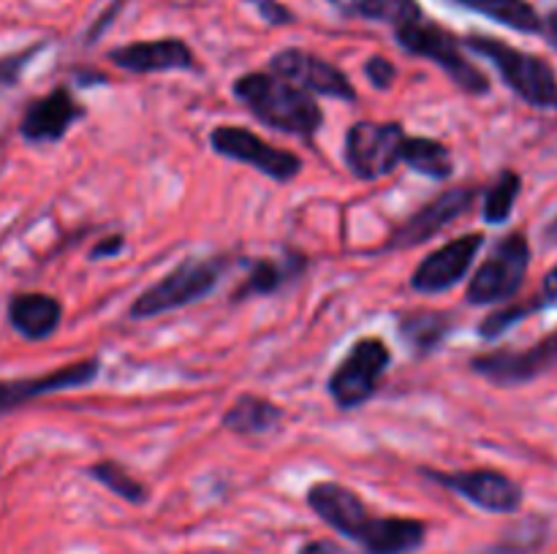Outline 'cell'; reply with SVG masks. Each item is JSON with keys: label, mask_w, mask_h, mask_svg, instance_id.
<instances>
[{"label": "cell", "mask_w": 557, "mask_h": 554, "mask_svg": "<svg viewBox=\"0 0 557 554\" xmlns=\"http://www.w3.org/2000/svg\"><path fill=\"white\" fill-rule=\"evenodd\" d=\"M389 364L392 351L381 337H359L351 351L341 358L335 373L330 375L326 389H330L332 402L341 411H354V407L364 405L379 391Z\"/></svg>", "instance_id": "8992f818"}, {"label": "cell", "mask_w": 557, "mask_h": 554, "mask_svg": "<svg viewBox=\"0 0 557 554\" xmlns=\"http://www.w3.org/2000/svg\"><path fill=\"white\" fill-rule=\"evenodd\" d=\"M305 266V259L299 253L286 255L283 261H272V259H261L259 264L250 269V275L245 277V286L234 293V299H245V297H270L275 293L277 288L286 286L288 280L299 275V269Z\"/></svg>", "instance_id": "7402d4cb"}, {"label": "cell", "mask_w": 557, "mask_h": 554, "mask_svg": "<svg viewBox=\"0 0 557 554\" xmlns=\"http://www.w3.org/2000/svg\"><path fill=\"white\" fill-rule=\"evenodd\" d=\"M308 505L321 521L368 554H411L428 538L424 521L373 514L354 489L337 481H315L308 489Z\"/></svg>", "instance_id": "6da1fadb"}, {"label": "cell", "mask_w": 557, "mask_h": 554, "mask_svg": "<svg viewBox=\"0 0 557 554\" xmlns=\"http://www.w3.org/2000/svg\"><path fill=\"white\" fill-rule=\"evenodd\" d=\"M63 320V304L49 293H16L9 302V324L20 337L41 342L58 331Z\"/></svg>", "instance_id": "ac0fdd59"}, {"label": "cell", "mask_w": 557, "mask_h": 554, "mask_svg": "<svg viewBox=\"0 0 557 554\" xmlns=\"http://www.w3.org/2000/svg\"><path fill=\"white\" fill-rule=\"evenodd\" d=\"M395 41L408 54H417V58H424L438 65L468 96H487L490 92L487 74L479 65H473L466 58V52H462L466 43L455 33L446 30L444 25H438V22H430L428 16L406 22V25L395 27Z\"/></svg>", "instance_id": "277c9868"}, {"label": "cell", "mask_w": 557, "mask_h": 554, "mask_svg": "<svg viewBox=\"0 0 557 554\" xmlns=\"http://www.w3.org/2000/svg\"><path fill=\"white\" fill-rule=\"evenodd\" d=\"M482 244V234H466V237H457L451 242L441 244L438 250H433V253L419 261V266L411 275V288L417 293H428V297L455 288L471 272Z\"/></svg>", "instance_id": "4fadbf2b"}, {"label": "cell", "mask_w": 557, "mask_h": 554, "mask_svg": "<svg viewBox=\"0 0 557 554\" xmlns=\"http://www.w3.org/2000/svg\"><path fill=\"white\" fill-rule=\"evenodd\" d=\"M210 144L218 155L245 163V166H253L256 172L275 179V182H292L302 172L299 155L281 150V147H272L259 134L239 128V125H218L210 134Z\"/></svg>", "instance_id": "9c48e42d"}, {"label": "cell", "mask_w": 557, "mask_h": 554, "mask_svg": "<svg viewBox=\"0 0 557 554\" xmlns=\"http://www.w3.org/2000/svg\"><path fill=\"white\" fill-rule=\"evenodd\" d=\"M326 3L348 20L384 22V25H392V30L424 16L419 0H326Z\"/></svg>", "instance_id": "44dd1931"}, {"label": "cell", "mask_w": 557, "mask_h": 554, "mask_svg": "<svg viewBox=\"0 0 557 554\" xmlns=\"http://www.w3.org/2000/svg\"><path fill=\"white\" fill-rule=\"evenodd\" d=\"M41 49H44V43H36V47H27V49H22V52L9 54V58H0V87L16 85L22 76V71H25V65L30 63V60L36 58Z\"/></svg>", "instance_id": "83f0119b"}, {"label": "cell", "mask_w": 557, "mask_h": 554, "mask_svg": "<svg viewBox=\"0 0 557 554\" xmlns=\"http://www.w3.org/2000/svg\"><path fill=\"white\" fill-rule=\"evenodd\" d=\"M462 43L479 58L490 60L506 87L522 101L536 109H557V74L547 60L493 36H466Z\"/></svg>", "instance_id": "3957f363"}, {"label": "cell", "mask_w": 557, "mask_h": 554, "mask_svg": "<svg viewBox=\"0 0 557 554\" xmlns=\"http://www.w3.org/2000/svg\"><path fill=\"white\" fill-rule=\"evenodd\" d=\"M520 188H522L520 174L511 172V168L500 172L498 179L484 190V204H482L484 221L493 223V226L509 221L511 210H515L517 204V196H520Z\"/></svg>", "instance_id": "d4e9b609"}, {"label": "cell", "mask_w": 557, "mask_h": 554, "mask_svg": "<svg viewBox=\"0 0 557 554\" xmlns=\"http://www.w3.org/2000/svg\"><path fill=\"white\" fill-rule=\"evenodd\" d=\"M449 3L473 11V14L487 16V20L498 22V25L509 27V30L525 33V36L544 33L542 14L528 0H449Z\"/></svg>", "instance_id": "d6986e66"}, {"label": "cell", "mask_w": 557, "mask_h": 554, "mask_svg": "<svg viewBox=\"0 0 557 554\" xmlns=\"http://www.w3.org/2000/svg\"><path fill=\"white\" fill-rule=\"evenodd\" d=\"M248 3L259 11V16L267 22V25L281 27V25H292V22L297 20L294 11L288 9V5H283L281 0H248Z\"/></svg>", "instance_id": "f1b7e54d"}, {"label": "cell", "mask_w": 557, "mask_h": 554, "mask_svg": "<svg viewBox=\"0 0 557 554\" xmlns=\"http://www.w3.org/2000/svg\"><path fill=\"white\" fill-rule=\"evenodd\" d=\"M98 373H101L98 358H85V362L69 364V367L52 369V373L44 375H33V378L0 380V413L16 411L25 402L54 394V391L82 389V386L92 383L98 378Z\"/></svg>", "instance_id": "2e32d148"}, {"label": "cell", "mask_w": 557, "mask_h": 554, "mask_svg": "<svg viewBox=\"0 0 557 554\" xmlns=\"http://www.w3.org/2000/svg\"><path fill=\"white\" fill-rule=\"evenodd\" d=\"M117 68L131 74H161V71H194L196 54L183 38H156V41H134L114 47L109 52Z\"/></svg>", "instance_id": "e0dca14e"}, {"label": "cell", "mask_w": 557, "mask_h": 554, "mask_svg": "<svg viewBox=\"0 0 557 554\" xmlns=\"http://www.w3.org/2000/svg\"><path fill=\"white\" fill-rule=\"evenodd\" d=\"M473 201H476V188L446 190V193H441L438 199L424 204L417 215L408 217V221L392 234L386 248L389 250L419 248V244H424L428 239H433L435 234L444 231V228L449 226V223H455L457 217L466 215V212L473 206Z\"/></svg>", "instance_id": "5bb4252c"}, {"label": "cell", "mask_w": 557, "mask_h": 554, "mask_svg": "<svg viewBox=\"0 0 557 554\" xmlns=\"http://www.w3.org/2000/svg\"><path fill=\"white\" fill-rule=\"evenodd\" d=\"M85 473L92 478V481H98L101 487H107L112 494L128 500V503H134V505L147 503L145 483L136 481V478L131 476L123 465H117V462L101 459V462H96V465L87 467Z\"/></svg>", "instance_id": "484cf974"}, {"label": "cell", "mask_w": 557, "mask_h": 554, "mask_svg": "<svg viewBox=\"0 0 557 554\" xmlns=\"http://www.w3.org/2000/svg\"><path fill=\"white\" fill-rule=\"evenodd\" d=\"M449 331V315L438 313V310H413L400 320V337L419 353L435 351Z\"/></svg>", "instance_id": "cb8c5ba5"}, {"label": "cell", "mask_w": 557, "mask_h": 554, "mask_svg": "<svg viewBox=\"0 0 557 554\" xmlns=\"http://www.w3.org/2000/svg\"><path fill=\"white\" fill-rule=\"evenodd\" d=\"M547 239L549 242H557V217L547 226Z\"/></svg>", "instance_id": "d590c367"}, {"label": "cell", "mask_w": 557, "mask_h": 554, "mask_svg": "<svg viewBox=\"0 0 557 554\" xmlns=\"http://www.w3.org/2000/svg\"><path fill=\"white\" fill-rule=\"evenodd\" d=\"M544 33H547L549 43L557 49V5L553 11L547 14V20H544Z\"/></svg>", "instance_id": "e575fe53"}, {"label": "cell", "mask_w": 557, "mask_h": 554, "mask_svg": "<svg viewBox=\"0 0 557 554\" xmlns=\"http://www.w3.org/2000/svg\"><path fill=\"white\" fill-rule=\"evenodd\" d=\"M85 117V109L69 87H54L47 96L36 98L20 119V136L27 144H54L71 130L76 119Z\"/></svg>", "instance_id": "9a60e30c"}, {"label": "cell", "mask_w": 557, "mask_h": 554, "mask_svg": "<svg viewBox=\"0 0 557 554\" xmlns=\"http://www.w3.org/2000/svg\"><path fill=\"white\" fill-rule=\"evenodd\" d=\"M283 421V407L259 394H239L223 413V427L237 435H261Z\"/></svg>", "instance_id": "ffe728a7"}, {"label": "cell", "mask_w": 557, "mask_h": 554, "mask_svg": "<svg viewBox=\"0 0 557 554\" xmlns=\"http://www.w3.org/2000/svg\"><path fill=\"white\" fill-rule=\"evenodd\" d=\"M542 302H544V307H547V304H557V264L547 272V277H544Z\"/></svg>", "instance_id": "836d02e7"}, {"label": "cell", "mask_w": 557, "mask_h": 554, "mask_svg": "<svg viewBox=\"0 0 557 554\" xmlns=\"http://www.w3.org/2000/svg\"><path fill=\"white\" fill-rule=\"evenodd\" d=\"M403 163L411 166V172L430 179H449L455 172V161L444 141L428 139V136H408Z\"/></svg>", "instance_id": "603a6c76"}, {"label": "cell", "mask_w": 557, "mask_h": 554, "mask_svg": "<svg viewBox=\"0 0 557 554\" xmlns=\"http://www.w3.org/2000/svg\"><path fill=\"white\" fill-rule=\"evenodd\" d=\"M226 266L228 259H223V255H212V259H185L169 275H163L147 291H141L136 297V302L131 304L128 315L134 320L156 318V315L172 313V310L185 307V304L201 302L221 282Z\"/></svg>", "instance_id": "5b68a950"}, {"label": "cell", "mask_w": 557, "mask_h": 554, "mask_svg": "<svg viewBox=\"0 0 557 554\" xmlns=\"http://www.w3.org/2000/svg\"><path fill=\"white\" fill-rule=\"evenodd\" d=\"M364 76H368L370 85L379 87V90H389L392 81H395L397 76V68L386 58L375 54V58H370L368 63H364Z\"/></svg>", "instance_id": "f546056e"}, {"label": "cell", "mask_w": 557, "mask_h": 554, "mask_svg": "<svg viewBox=\"0 0 557 554\" xmlns=\"http://www.w3.org/2000/svg\"><path fill=\"white\" fill-rule=\"evenodd\" d=\"M430 481L451 489L455 494L466 498L476 508L490 511V514H515L522 505L520 483L511 481L500 470H460V473H441L424 470Z\"/></svg>", "instance_id": "7c38bea8"}, {"label": "cell", "mask_w": 557, "mask_h": 554, "mask_svg": "<svg viewBox=\"0 0 557 554\" xmlns=\"http://www.w3.org/2000/svg\"><path fill=\"white\" fill-rule=\"evenodd\" d=\"M531 266V244L522 231L509 234L495 244L493 253L479 264L468 282L466 299L471 304L509 302L520 291Z\"/></svg>", "instance_id": "52a82bcc"}, {"label": "cell", "mask_w": 557, "mask_h": 554, "mask_svg": "<svg viewBox=\"0 0 557 554\" xmlns=\"http://www.w3.org/2000/svg\"><path fill=\"white\" fill-rule=\"evenodd\" d=\"M234 96L248 106V112L259 123L281 134L313 139L324 125V112L315 103L313 92L302 90L272 71H253V74L239 76L234 81Z\"/></svg>", "instance_id": "7a4b0ae2"}, {"label": "cell", "mask_w": 557, "mask_h": 554, "mask_svg": "<svg viewBox=\"0 0 557 554\" xmlns=\"http://www.w3.org/2000/svg\"><path fill=\"white\" fill-rule=\"evenodd\" d=\"M120 9H123V0H114V3L109 5V11H103L101 20H98L96 25L90 27V33H87V41H90V43H92V41H98V36H101V33L107 30L109 25H112L114 16H117V11H120Z\"/></svg>", "instance_id": "d6a6232c"}, {"label": "cell", "mask_w": 557, "mask_h": 554, "mask_svg": "<svg viewBox=\"0 0 557 554\" xmlns=\"http://www.w3.org/2000/svg\"><path fill=\"white\" fill-rule=\"evenodd\" d=\"M408 134L400 123H357L346 134V166L359 179H381L403 163Z\"/></svg>", "instance_id": "ba28073f"}, {"label": "cell", "mask_w": 557, "mask_h": 554, "mask_svg": "<svg viewBox=\"0 0 557 554\" xmlns=\"http://www.w3.org/2000/svg\"><path fill=\"white\" fill-rule=\"evenodd\" d=\"M299 554H359V552L341 546V543H335V541H310L299 549ZM362 554H368V552H362Z\"/></svg>", "instance_id": "1f68e13d"}, {"label": "cell", "mask_w": 557, "mask_h": 554, "mask_svg": "<svg viewBox=\"0 0 557 554\" xmlns=\"http://www.w3.org/2000/svg\"><path fill=\"white\" fill-rule=\"evenodd\" d=\"M539 307H544L542 299L533 304H509V307H504V310H495V313H490L487 318L482 320V326H479V335H482L484 340H495V337H500L504 331H509L517 320H522L525 315L536 313Z\"/></svg>", "instance_id": "4316f807"}, {"label": "cell", "mask_w": 557, "mask_h": 554, "mask_svg": "<svg viewBox=\"0 0 557 554\" xmlns=\"http://www.w3.org/2000/svg\"><path fill=\"white\" fill-rule=\"evenodd\" d=\"M272 74L294 81L302 90L315 92V96L337 98V101H357V87L348 79L346 71L337 68L330 60L308 52V49H281L270 60Z\"/></svg>", "instance_id": "30bf717a"}, {"label": "cell", "mask_w": 557, "mask_h": 554, "mask_svg": "<svg viewBox=\"0 0 557 554\" xmlns=\"http://www.w3.org/2000/svg\"><path fill=\"white\" fill-rule=\"evenodd\" d=\"M125 248V239L123 234H112V237L101 239V242L96 244V248L90 250V259L92 261H101V259H112V255H117L120 250Z\"/></svg>", "instance_id": "4dcf8cb0"}, {"label": "cell", "mask_w": 557, "mask_h": 554, "mask_svg": "<svg viewBox=\"0 0 557 554\" xmlns=\"http://www.w3.org/2000/svg\"><path fill=\"white\" fill-rule=\"evenodd\" d=\"M557 364V335L544 337L542 342L531 348H522V351H490L482 356H473L471 367L473 373L482 375L490 383L500 386V389H509V386H522L536 380L539 375L549 373Z\"/></svg>", "instance_id": "8fae6325"}]
</instances>
